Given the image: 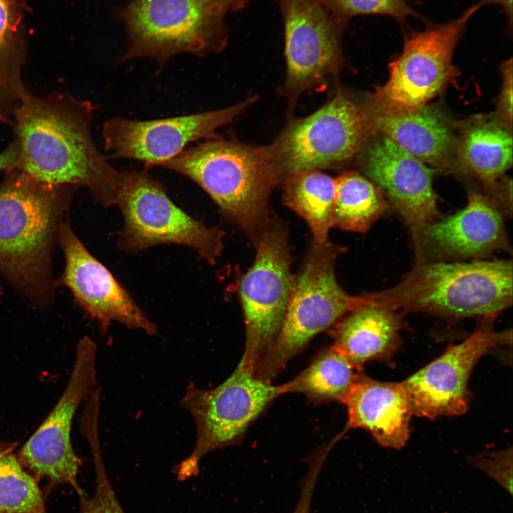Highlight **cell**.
I'll return each instance as SVG.
<instances>
[{
	"label": "cell",
	"instance_id": "cell-1",
	"mask_svg": "<svg viewBox=\"0 0 513 513\" xmlns=\"http://www.w3.org/2000/svg\"><path fill=\"white\" fill-rule=\"evenodd\" d=\"M95 107L69 94H33L26 86L12 115L18 167L53 185L86 188L103 207L116 204L119 170L100 152L91 125Z\"/></svg>",
	"mask_w": 513,
	"mask_h": 513
},
{
	"label": "cell",
	"instance_id": "cell-2",
	"mask_svg": "<svg viewBox=\"0 0 513 513\" xmlns=\"http://www.w3.org/2000/svg\"><path fill=\"white\" fill-rule=\"evenodd\" d=\"M76 190L41 182L18 167L0 184V275L41 309L55 300L53 252Z\"/></svg>",
	"mask_w": 513,
	"mask_h": 513
},
{
	"label": "cell",
	"instance_id": "cell-3",
	"mask_svg": "<svg viewBox=\"0 0 513 513\" xmlns=\"http://www.w3.org/2000/svg\"><path fill=\"white\" fill-rule=\"evenodd\" d=\"M512 260L416 261L397 285L365 295L404 314L496 318L512 304Z\"/></svg>",
	"mask_w": 513,
	"mask_h": 513
},
{
	"label": "cell",
	"instance_id": "cell-4",
	"mask_svg": "<svg viewBox=\"0 0 513 513\" xmlns=\"http://www.w3.org/2000/svg\"><path fill=\"white\" fill-rule=\"evenodd\" d=\"M160 166L196 183L222 217L251 239L271 215L269 197L280 180L266 147L218 137L187 147Z\"/></svg>",
	"mask_w": 513,
	"mask_h": 513
},
{
	"label": "cell",
	"instance_id": "cell-5",
	"mask_svg": "<svg viewBox=\"0 0 513 513\" xmlns=\"http://www.w3.org/2000/svg\"><path fill=\"white\" fill-rule=\"evenodd\" d=\"M244 6L241 0H131L118 11L128 40L118 63L149 58L160 71L180 53L222 51L229 37L226 14Z\"/></svg>",
	"mask_w": 513,
	"mask_h": 513
},
{
	"label": "cell",
	"instance_id": "cell-6",
	"mask_svg": "<svg viewBox=\"0 0 513 513\" xmlns=\"http://www.w3.org/2000/svg\"><path fill=\"white\" fill-rule=\"evenodd\" d=\"M343 252V247L328 240H312L294 276L281 327L255 370L258 378L272 383L312 338L365 303L363 294H348L336 279V259Z\"/></svg>",
	"mask_w": 513,
	"mask_h": 513
},
{
	"label": "cell",
	"instance_id": "cell-7",
	"mask_svg": "<svg viewBox=\"0 0 513 513\" xmlns=\"http://www.w3.org/2000/svg\"><path fill=\"white\" fill-rule=\"evenodd\" d=\"M123 218L120 251L135 254L161 244L185 246L214 264L226 233L196 219L170 198L165 185L145 170H119L116 204Z\"/></svg>",
	"mask_w": 513,
	"mask_h": 513
},
{
	"label": "cell",
	"instance_id": "cell-8",
	"mask_svg": "<svg viewBox=\"0 0 513 513\" xmlns=\"http://www.w3.org/2000/svg\"><path fill=\"white\" fill-rule=\"evenodd\" d=\"M280 385L258 378L240 362L215 388L190 383L180 405L194 420L196 440L191 452L175 467L179 480L196 476L209 453L238 444L245 432L279 397Z\"/></svg>",
	"mask_w": 513,
	"mask_h": 513
},
{
	"label": "cell",
	"instance_id": "cell-9",
	"mask_svg": "<svg viewBox=\"0 0 513 513\" xmlns=\"http://www.w3.org/2000/svg\"><path fill=\"white\" fill-rule=\"evenodd\" d=\"M251 240L254 261L239 285L245 325L244 351L239 362L254 374L281 327L294 276L289 231L279 217L271 215Z\"/></svg>",
	"mask_w": 513,
	"mask_h": 513
},
{
	"label": "cell",
	"instance_id": "cell-10",
	"mask_svg": "<svg viewBox=\"0 0 513 513\" xmlns=\"http://www.w3.org/2000/svg\"><path fill=\"white\" fill-rule=\"evenodd\" d=\"M475 4L444 24H428L404 39L401 53L389 64V77L370 94L366 106L391 113L418 109L440 93L457 74L452 58Z\"/></svg>",
	"mask_w": 513,
	"mask_h": 513
},
{
	"label": "cell",
	"instance_id": "cell-11",
	"mask_svg": "<svg viewBox=\"0 0 513 513\" xmlns=\"http://www.w3.org/2000/svg\"><path fill=\"white\" fill-rule=\"evenodd\" d=\"M370 135L362 107L338 91L314 113L291 120L266 147L282 182L299 170L347 162L360 153Z\"/></svg>",
	"mask_w": 513,
	"mask_h": 513
},
{
	"label": "cell",
	"instance_id": "cell-12",
	"mask_svg": "<svg viewBox=\"0 0 513 513\" xmlns=\"http://www.w3.org/2000/svg\"><path fill=\"white\" fill-rule=\"evenodd\" d=\"M97 344L88 336L76 344L73 368L67 385L46 418L19 450L22 466L48 487L71 485L83 494L77 480L81 460L71 441V430L79 405L97 388Z\"/></svg>",
	"mask_w": 513,
	"mask_h": 513
},
{
	"label": "cell",
	"instance_id": "cell-13",
	"mask_svg": "<svg viewBox=\"0 0 513 513\" xmlns=\"http://www.w3.org/2000/svg\"><path fill=\"white\" fill-rule=\"evenodd\" d=\"M276 1L283 18L286 66L281 92L294 103L342 68V37L348 23L320 0Z\"/></svg>",
	"mask_w": 513,
	"mask_h": 513
},
{
	"label": "cell",
	"instance_id": "cell-14",
	"mask_svg": "<svg viewBox=\"0 0 513 513\" xmlns=\"http://www.w3.org/2000/svg\"><path fill=\"white\" fill-rule=\"evenodd\" d=\"M495 318L480 319L465 341L451 344L439 357L401 382L413 415L429 419L457 416L468 409V383L479 360L492 349L512 343V331H495Z\"/></svg>",
	"mask_w": 513,
	"mask_h": 513
},
{
	"label": "cell",
	"instance_id": "cell-15",
	"mask_svg": "<svg viewBox=\"0 0 513 513\" xmlns=\"http://www.w3.org/2000/svg\"><path fill=\"white\" fill-rule=\"evenodd\" d=\"M256 99L250 96L225 108L168 118H110L103 125L105 150L111 158L140 161L146 170L160 166L191 142L218 138L217 129L233 122Z\"/></svg>",
	"mask_w": 513,
	"mask_h": 513
},
{
	"label": "cell",
	"instance_id": "cell-16",
	"mask_svg": "<svg viewBox=\"0 0 513 513\" xmlns=\"http://www.w3.org/2000/svg\"><path fill=\"white\" fill-rule=\"evenodd\" d=\"M65 266L56 285L66 287L76 303L102 331L113 322L152 336L157 326L144 314L135 300L100 261L79 239L67 219L58 237Z\"/></svg>",
	"mask_w": 513,
	"mask_h": 513
},
{
	"label": "cell",
	"instance_id": "cell-17",
	"mask_svg": "<svg viewBox=\"0 0 513 513\" xmlns=\"http://www.w3.org/2000/svg\"><path fill=\"white\" fill-rule=\"evenodd\" d=\"M504 219L487 195L470 190L457 212L410 229L416 261L483 259L497 250L511 252Z\"/></svg>",
	"mask_w": 513,
	"mask_h": 513
},
{
	"label": "cell",
	"instance_id": "cell-18",
	"mask_svg": "<svg viewBox=\"0 0 513 513\" xmlns=\"http://www.w3.org/2000/svg\"><path fill=\"white\" fill-rule=\"evenodd\" d=\"M360 154L367 178L381 190L410 229L441 218L431 167L382 135L365 144Z\"/></svg>",
	"mask_w": 513,
	"mask_h": 513
},
{
	"label": "cell",
	"instance_id": "cell-19",
	"mask_svg": "<svg viewBox=\"0 0 513 513\" xmlns=\"http://www.w3.org/2000/svg\"><path fill=\"white\" fill-rule=\"evenodd\" d=\"M371 134L387 137L427 165L450 169L457 139L452 121L437 107L425 105L409 112H384L362 107Z\"/></svg>",
	"mask_w": 513,
	"mask_h": 513
},
{
	"label": "cell",
	"instance_id": "cell-20",
	"mask_svg": "<svg viewBox=\"0 0 513 513\" xmlns=\"http://www.w3.org/2000/svg\"><path fill=\"white\" fill-rule=\"evenodd\" d=\"M341 403L347 411L345 432L363 429L378 445L393 449L409 440L413 413L402 383L378 381L361 373Z\"/></svg>",
	"mask_w": 513,
	"mask_h": 513
},
{
	"label": "cell",
	"instance_id": "cell-21",
	"mask_svg": "<svg viewBox=\"0 0 513 513\" xmlns=\"http://www.w3.org/2000/svg\"><path fill=\"white\" fill-rule=\"evenodd\" d=\"M404 315L366 301L328 329L332 345L358 370L369 361H389L401 343Z\"/></svg>",
	"mask_w": 513,
	"mask_h": 513
},
{
	"label": "cell",
	"instance_id": "cell-22",
	"mask_svg": "<svg viewBox=\"0 0 513 513\" xmlns=\"http://www.w3.org/2000/svg\"><path fill=\"white\" fill-rule=\"evenodd\" d=\"M510 127L499 117L478 116L462 127L457 139V166L480 181L488 196L512 165Z\"/></svg>",
	"mask_w": 513,
	"mask_h": 513
},
{
	"label": "cell",
	"instance_id": "cell-23",
	"mask_svg": "<svg viewBox=\"0 0 513 513\" xmlns=\"http://www.w3.org/2000/svg\"><path fill=\"white\" fill-rule=\"evenodd\" d=\"M25 0H0V121L11 125L13 113L26 86L22 68L27 56Z\"/></svg>",
	"mask_w": 513,
	"mask_h": 513
},
{
	"label": "cell",
	"instance_id": "cell-24",
	"mask_svg": "<svg viewBox=\"0 0 513 513\" xmlns=\"http://www.w3.org/2000/svg\"><path fill=\"white\" fill-rule=\"evenodd\" d=\"M282 182L284 204L306 221L313 241L327 242L332 228L336 178L318 170H304L292 173Z\"/></svg>",
	"mask_w": 513,
	"mask_h": 513
},
{
	"label": "cell",
	"instance_id": "cell-25",
	"mask_svg": "<svg viewBox=\"0 0 513 513\" xmlns=\"http://www.w3.org/2000/svg\"><path fill=\"white\" fill-rule=\"evenodd\" d=\"M361 373L331 345L295 378L279 385L282 395L303 394L314 404L342 403Z\"/></svg>",
	"mask_w": 513,
	"mask_h": 513
},
{
	"label": "cell",
	"instance_id": "cell-26",
	"mask_svg": "<svg viewBox=\"0 0 513 513\" xmlns=\"http://www.w3.org/2000/svg\"><path fill=\"white\" fill-rule=\"evenodd\" d=\"M332 227L364 233L388 210L389 203L369 179L355 172L336 178Z\"/></svg>",
	"mask_w": 513,
	"mask_h": 513
},
{
	"label": "cell",
	"instance_id": "cell-27",
	"mask_svg": "<svg viewBox=\"0 0 513 513\" xmlns=\"http://www.w3.org/2000/svg\"><path fill=\"white\" fill-rule=\"evenodd\" d=\"M16 447L0 440V513H48L38 482L21 464Z\"/></svg>",
	"mask_w": 513,
	"mask_h": 513
},
{
	"label": "cell",
	"instance_id": "cell-28",
	"mask_svg": "<svg viewBox=\"0 0 513 513\" xmlns=\"http://www.w3.org/2000/svg\"><path fill=\"white\" fill-rule=\"evenodd\" d=\"M98 429L90 428L83 435L93 455L95 473V489L93 497L78 494L79 513H125L112 487L103 462Z\"/></svg>",
	"mask_w": 513,
	"mask_h": 513
},
{
	"label": "cell",
	"instance_id": "cell-29",
	"mask_svg": "<svg viewBox=\"0 0 513 513\" xmlns=\"http://www.w3.org/2000/svg\"><path fill=\"white\" fill-rule=\"evenodd\" d=\"M338 19L348 23L353 17L382 15L391 17L400 24L408 18L418 17L410 0H320Z\"/></svg>",
	"mask_w": 513,
	"mask_h": 513
},
{
	"label": "cell",
	"instance_id": "cell-30",
	"mask_svg": "<svg viewBox=\"0 0 513 513\" xmlns=\"http://www.w3.org/2000/svg\"><path fill=\"white\" fill-rule=\"evenodd\" d=\"M329 450L321 447L309 460V469L301 484L299 500L293 513H310L316 482Z\"/></svg>",
	"mask_w": 513,
	"mask_h": 513
},
{
	"label": "cell",
	"instance_id": "cell-31",
	"mask_svg": "<svg viewBox=\"0 0 513 513\" xmlns=\"http://www.w3.org/2000/svg\"><path fill=\"white\" fill-rule=\"evenodd\" d=\"M512 450L484 455L475 463L484 472L494 477L510 492L512 490Z\"/></svg>",
	"mask_w": 513,
	"mask_h": 513
},
{
	"label": "cell",
	"instance_id": "cell-32",
	"mask_svg": "<svg viewBox=\"0 0 513 513\" xmlns=\"http://www.w3.org/2000/svg\"><path fill=\"white\" fill-rule=\"evenodd\" d=\"M502 85L497 102L499 118L509 125L512 123V58L502 66Z\"/></svg>",
	"mask_w": 513,
	"mask_h": 513
},
{
	"label": "cell",
	"instance_id": "cell-33",
	"mask_svg": "<svg viewBox=\"0 0 513 513\" xmlns=\"http://www.w3.org/2000/svg\"><path fill=\"white\" fill-rule=\"evenodd\" d=\"M19 158L20 147L19 142L15 140L0 153V171L17 167Z\"/></svg>",
	"mask_w": 513,
	"mask_h": 513
},
{
	"label": "cell",
	"instance_id": "cell-34",
	"mask_svg": "<svg viewBox=\"0 0 513 513\" xmlns=\"http://www.w3.org/2000/svg\"><path fill=\"white\" fill-rule=\"evenodd\" d=\"M479 8L487 5H496L500 6L507 19L509 29L512 26V0H480L476 4Z\"/></svg>",
	"mask_w": 513,
	"mask_h": 513
},
{
	"label": "cell",
	"instance_id": "cell-35",
	"mask_svg": "<svg viewBox=\"0 0 513 513\" xmlns=\"http://www.w3.org/2000/svg\"><path fill=\"white\" fill-rule=\"evenodd\" d=\"M243 4L246 6L249 2H250L252 0H241Z\"/></svg>",
	"mask_w": 513,
	"mask_h": 513
}]
</instances>
